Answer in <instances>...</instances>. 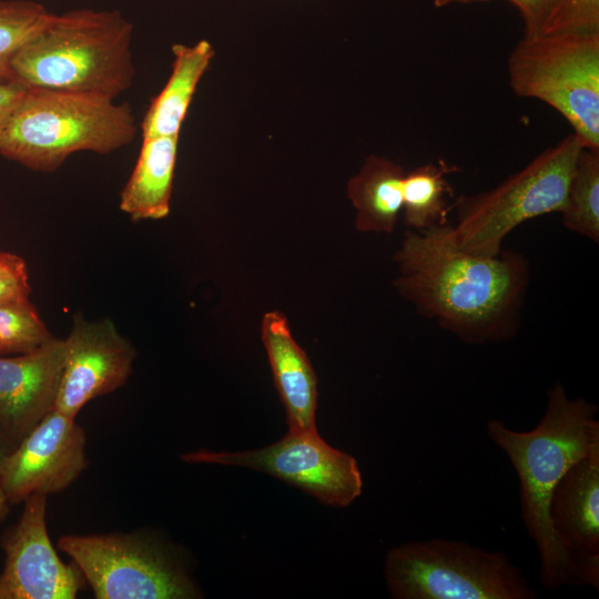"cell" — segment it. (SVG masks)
I'll list each match as a JSON object with an SVG mask.
<instances>
[{
	"label": "cell",
	"instance_id": "1",
	"mask_svg": "<svg viewBox=\"0 0 599 599\" xmlns=\"http://www.w3.org/2000/svg\"><path fill=\"white\" fill-rule=\"evenodd\" d=\"M395 261L397 292L461 342L477 345L516 335L529 282L522 254L466 252L445 223L423 232L407 230Z\"/></svg>",
	"mask_w": 599,
	"mask_h": 599
},
{
	"label": "cell",
	"instance_id": "2",
	"mask_svg": "<svg viewBox=\"0 0 599 599\" xmlns=\"http://www.w3.org/2000/svg\"><path fill=\"white\" fill-rule=\"evenodd\" d=\"M598 407L569 398L561 383L547 392V408L530 432H515L500 420L487 424L488 437L508 456L520 483L521 515L540 558V582L547 589L575 583L573 564L549 516L554 489L569 468L599 447Z\"/></svg>",
	"mask_w": 599,
	"mask_h": 599
},
{
	"label": "cell",
	"instance_id": "3",
	"mask_svg": "<svg viewBox=\"0 0 599 599\" xmlns=\"http://www.w3.org/2000/svg\"><path fill=\"white\" fill-rule=\"evenodd\" d=\"M132 40L133 24L119 10L52 13L13 57L12 82L116 99L134 80Z\"/></svg>",
	"mask_w": 599,
	"mask_h": 599
},
{
	"label": "cell",
	"instance_id": "4",
	"mask_svg": "<svg viewBox=\"0 0 599 599\" xmlns=\"http://www.w3.org/2000/svg\"><path fill=\"white\" fill-rule=\"evenodd\" d=\"M106 97L26 89L0 134V154L30 170L51 173L77 152L109 154L138 133L128 103Z\"/></svg>",
	"mask_w": 599,
	"mask_h": 599
},
{
	"label": "cell",
	"instance_id": "5",
	"mask_svg": "<svg viewBox=\"0 0 599 599\" xmlns=\"http://www.w3.org/2000/svg\"><path fill=\"white\" fill-rule=\"evenodd\" d=\"M582 148L572 132L496 187L457 197L453 204L457 223L451 226L455 244L473 254L497 255L505 237L518 225L560 213Z\"/></svg>",
	"mask_w": 599,
	"mask_h": 599
},
{
	"label": "cell",
	"instance_id": "6",
	"mask_svg": "<svg viewBox=\"0 0 599 599\" xmlns=\"http://www.w3.org/2000/svg\"><path fill=\"white\" fill-rule=\"evenodd\" d=\"M509 84L560 113L585 148L599 151V31L524 37L508 59Z\"/></svg>",
	"mask_w": 599,
	"mask_h": 599
},
{
	"label": "cell",
	"instance_id": "7",
	"mask_svg": "<svg viewBox=\"0 0 599 599\" xmlns=\"http://www.w3.org/2000/svg\"><path fill=\"white\" fill-rule=\"evenodd\" d=\"M385 578L396 599H531L520 569L504 551L432 539L392 548Z\"/></svg>",
	"mask_w": 599,
	"mask_h": 599
},
{
	"label": "cell",
	"instance_id": "8",
	"mask_svg": "<svg viewBox=\"0 0 599 599\" xmlns=\"http://www.w3.org/2000/svg\"><path fill=\"white\" fill-rule=\"evenodd\" d=\"M58 547L98 599H190L201 592L162 541L141 532L65 535Z\"/></svg>",
	"mask_w": 599,
	"mask_h": 599
},
{
	"label": "cell",
	"instance_id": "9",
	"mask_svg": "<svg viewBox=\"0 0 599 599\" xmlns=\"http://www.w3.org/2000/svg\"><path fill=\"white\" fill-rule=\"evenodd\" d=\"M186 463L241 466L293 485L325 505L346 507L363 489L356 459L328 445L315 433L290 432L278 441L254 450H200L182 455Z\"/></svg>",
	"mask_w": 599,
	"mask_h": 599
},
{
	"label": "cell",
	"instance_id": "10",
	"mask_svg": "<svg viewBox=\"0 0 599 599\" xmlns=\"http://www.w3.org/2000/svg\"><path fill=\"white\" fill-rule=\"evenodd\" d=\"M87 437L75 418L55 408L10 450L0 467V487L10 504L34 494L67 489L88 466Z\"/></svg>",
	"mask_w": 599,
	"mask_h": 599
},
{
	"label": "cell",
	"instance_id": "11",
	"mask_svg": "<svg viewBox=\"0 0 599 599\" xmlns=\"http://www.w3.org/2000/svg\"><path fill=\"white\" fill-rule=\"evenodd\" d=\"M47 497H28L18 521L1 538L0 599H74L85 582L74 564L60 559L50 540Z\"/></svg>",
	"mask_w": 599,
	"mask_h": 599
},
{
	"label": "cell",
	"instance_id": "12",
	"mask_svg": "<svg viewBox=\"0 0 599 599\" xmlns=\"http://www.w3.org/2000/svg\"><path fill=\"white\" fill-rule=\"evenodd\" d=\"M54 407L75 418L92 399L122 387L133 370L134 347L110 319L73 317Z\"/></svg>",
	"mask_w": 599,
	"mask_h": 599
},
{
	"label": "cell",
	"instance_id": "13",
	"mask_svg": "<svg viewBox=\"0 0 599 599\" xmlns=\"http://www.w3.org/2000/svg\"><path fill=\"white\" fill-rule=\"evenodd\" d=\"M549 516L570 556L575 583L599 586V447L572 465L554 489Z\"/></svg>",
	"mask_w": 599,
	"mask_h": 599
},
{
	"label": "cell",
	"instance_id": "14",
	"mask_svg": "<svg viewBox=\"0 0 599 599\" xmlns=\"http://www.w3.org/2000/svg\"><path fill=\"white\" fill-rule=\"evenodd\" d=\"M64 339L13 357L0 356V430L19 443L53 407L64 363Z\"/></svg>",
	"mask_w": 599,
	"mask_h": 599
},
{
	"label": "cell",
	"instance_id": "15",
	"mask_svg": "<svg viewBox=\"0 0 599 599\" xmlns=\"http://www.w3.org/2000/svg\"><path fill=\"white\" fill-rule=\"evenodd\" d=\"M262 341L288 430L317 432V377L306 353L293 338L284 314L272 311L263 316Z\"/></svg>",
	"mask_w": 599,
	"mask_h": 599
},
{
	"label": "cell",
	"instance_id": "16",
	"mask_svg": "<svg viewBox=\"0 0 599 599\" xmlns=\"http://www.w3.org/2000/svg\"><path fill=\"white\" fill-rule=\"evenodd\" d=\"M179 135L142 138L134 169L120 193V210L132 221L170 213Z\"/></svg>",
	"mask_w": 599,
	"mask_h": 599
},
{
	"label": "cell",
	"instance_id": "17",
	"mask_svg": "<svg viewBox=\"0 0 599 599\" xmlns=\"http://www.w3.org/2000/svg\"><path fill=\"white\" fill-rule=\"evenodd\" d=\"M170 78L151 101L140 129L142 138L179 135L196 87L207 70L214 49L207 40L174 44Z\"/></svg>",
	"mask_w": 599,
	"mask_h": 599
},
{
	"label": "cell",
	"instance_id": "18",
	"mask_svg": "<svg viewBox=\"0 0 599 599\" xmlns=\"http://www.w3.org/2000/svg\"><path fill=\"white\" fill-rule=\"evenodd\" d=\"M403 166L370 154L347 183V196L356 209L355 226L362 232L392 233L403 210Z\"/></svg>",
	"mask_w": 599,
	"mask_h": 599
},
{
	"label": "cell",
	"instance_id": "19",
	"mask_svg": "<svg viewBox=\"0 0 599 599\" xmlns=\"http://www.w3.org/2000/svg\"><path fill=\"white\" fill-rule=\"evenodd\" d=\"M446 163H428L405 173L403 182L404 223L423 232L447 223L448 197L453 189L446 177L451 171Z\"/></svg>",
	"mask_w": 599,
	"mask_h": 599
},
{
	"label": "cell",
	"instance_id": "20",
	"mask_svg": "<svg viewBox=\"0 0 599 599\" xmlns=\"http://www.w3.org/2000/svg\"><path fill=\"white\" fill-rule=\"evenodd\" d=\"M564 226L595 243L599 241V151L582 148L562 211Z\"/></svg>",
	"mask_w": 599,
	"mask_h": 599
},
{
	"label": "cell",
	"instance_id": "21",
	"mask_svg": "<svg viewBox=\"0 0 599 599\" xmlns=\"http://www.w3.org/2000/svg\"><path fill=\"white\" fill-rule=\"evenodd\" d=\"M51 14L37 1L0 0V83L12 82L13 57L48 22Z\"/></svg>",
	"mask_w": 599,
	"mask_h": 599
},
{
	"label": "cell",
	"instance_id": "22",
	"mask_svg": "<svg viewBox=\"0 0 599 599\" xmlns=\"http://www.w3.org/2000/svg\"><path fill=\"white\" fill-rule=\"evenodd\" d=\"M52 338L30 300L0 304V356L32 352Z\"/></svg>",
	"mask_w": 599,
	"mask_h": 599
},
{
	"label": "cell",
	"instance_id": "23",
	"mask_svg": "<svg viewBox=\"0 0 599 599\" xmlns=\"http://www.w3.org/2000/svg\"><path fill=\"white\" fill-rule=\"evenodd\" d=\"M598 31L599 0H557L544 33Z\"/></svg>",
	"mask_w": 599,
	"mask_h": 599
},
{
	"label": "cell",
	"instance_id": "24",
	"mask_svg": "<svg viewBox=\"0 0 599 599\" xmlns=\"http://www.w3.org/2000/svg\"><path fill=\"white\" fill-rule=\"evenodd\" d=\"M30 293L24 260L13 253L0 252V304L29 300Z\"/></svg>",
	"mask_w": 599,
	"mask_h": 599
},
{
	"label": "cell",
	"instance_id": "25",
	"mask_svg": "<svg viewBox=\"0 0 599 599\" xmlns=\"http://www.w3.org/2000/svg\"><path fill=\"white\" fill-rule=\"evenodd\" d=\"M517 8L524 23V37L544 33L557 0H506Z\"/></svg>",
	"mask_w": 599,
	"mask_h": 599
},
{
	"label": "cell",
	"instance_id": "26",
	"mask_svg": "<svg viewBox=\"0 0 599 599\" xmlns=\"http://www.w3.org/2000/svg\"><path fill=\"white\" fill-rule=\"evenodd\" d=\"M26 88L16 82L0 83V134Z\"/></svg>",
	"mask_w": 599,
	"mask_h": 599
},
{
	"label": "cell",
	"instance_id": "27",
	"mask_svg": "<svg viewBox=\"0 0 599 599\" xmlns=\"http://www.w3.org/2000/svg\"><path fill=\"white\" fill-rule=\"evenodd\" d=\"M487 1H491V0H434V6L436 8H444L454 3L468 4V3L487 2Z\"/></svg>",
	"mask_w": 599,
	"mask_h": 599
},
{
	"label": "cell",
	"instance_id": "28",
	"mask_svg": "<svg viewBox=\"0 0 599 599\" xmlns=\"http://www.w3.org/2000/svg\"><path fill=\"white\" fill-rule=\"evenodd\" d=\"M10 441L0 430V467L6 459L7 455L10 453Z\"/></svg>",
	"mask_w": 599,
	"mask_h": 599
},
{
	"label": "cell",
	"instance_id": "29",
	"mask_svg": "<svg viewBox=\"0 0 599 599\" xmlns=\"http://www.w3.org/2000/svg\"><path fill=\"white\" fill-rule=\"evenodd\" d=\"M9 505H10V502L8 501L3 490L0 487V525L6 519V517L8 515Z\"/></svg>",
	"mask_w": 599,
	"mask_h": 599
}]
</instances>
